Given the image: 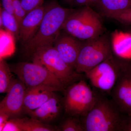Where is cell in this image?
Instances as JSON below:
<instances>
[{"mask_svg":"<svg viewBox=\"0 0 131 131\" xmlns=\"http://www.w3.org/2000/svg\"><path fill=\"white\" fill-rule=\"evenodd\" d=\"M45 13L37 32L24 45L26 55L32 57L41 48L53 46L64 24L74 9L63 7L53 2L46 6Z\"/></svg>","mask_w":131,"mask_h":131,"instance_id":"6da1fadb","label":"cell"},{"mask_svg":"<svg viewBox=\"0 0 131 131\" xmlns=\"http://www.w3.org/2000/svg\"><path fill=\"white\" fill-rule=\"evenodd\" d=\"M96 91L94 105L82 120L84 131H125L128 117L112 99Z\"/></svg>","mask_w":131,"mask_h":131,"instance_id":"7a4b0ae2","label":"cell"},{"mask_svg":"<svg viewBox=\"0 0 131 131\" xmlns=\"http://www.w3.org/2000/svg\"><path fill=\"white\" fill-rule=\"evenodd\" d=\"M62 30L80 40H86L102 35L103 26L100 15L91 7L83 6L73 10L66 20Z\"/></svg>","mask_w":131,"mask_h":131,"instance_id":"3957f363","label":"cell"},{"mask_svg":"<svg viewBox=\"0 0 131 131\" xmlns=\"http://www.w3.org/2000/svg\"><path fill=\"white\" fill-rule=\"evenodd\" d=\"M131 62L113 53L110 57L96 67L85 73L96 91L110 95L120 76Z\"/></svg>","mask_w":131,"mask_h":131,"instance_id":"277c9868","label":"cell"},{"mask_svg":"<svg viewBox=\"0 0 131 131\" xmlns=\"http://www.w3.org/2000/svg\"><path fill=\"white\" fill-rule=\"evenodd\" d=\"M63 108L69 116L83 118L94 105L97 91H94L84 80L70 84L64 90Z\"/></svg>","mask_w":131,"mask_h":131,"instance_id":"5b68a950","label":"cell"},{"mask_svg":"<svg viewBox=\"0 0 131 131\" xmlns=\"http://www.w3.org/2000/svg\"><path fill=\"white\" fill-rule=\"evenodd\" d=\"M112 39L103 34L92 39L83 40L78 55L75 70L85 74L91 70L112 55Z\"/></svg>","mask_w":131,"mask_h":131,"instance_id":"8992f818","label":"cell"},{"mask_svg":"<svg viewBox=\"0 0 131 131\" xmlns=\"http://www.w3.org/2000/svg\"><path fill=\"white\" fill-rule=\"evenodd\" d=\"M32 57L33 62L45 67L59 80L65 89L81 80L82 74L78 73L65 62L54 46L39 49Z\"/></svg>","mask_w":131,"mask_h":131,"instance_id":"52a82bcc","label":"cell"},{"mask_svg":"<svg viewBox=\"0 0 131 131\" xmlns=\"http://www.w3.org/2000/svg\"><path fill=\"white\" fill-rule=\"evenodd\" d=\"M13 70L26 88L45 86L57 92H64L65 89L59 80L40 64L34 62L19 63L14 66Z\"/></svg>","mask_w":131,"mask_h":131,"instance_id":"ba28073f","label":"cell"},{"mask_svg":"<svg viewBox=\"0 0 131 131\" xmlns=\"http://www.w3.org/2000/svg\"><path fill=\"white\" fill-rule=\"evenodd\" d=\"M110 95L120 110L131 117V64L120 75Z\"/></svg>","mask_w":131,"mask_h":131,"instance_id":"9c48e42d","label":"cell"},{"mask_svg":"<svg viewBox=\"0 0 131 131\" xmlns=\"http://www.w3.org/2000/svg\"><path fill=\"white\" fill-rule=\"evenodd\" d=\"M26 90L20 80H14L6 95L0 101V110L7 114L10 118L18 117L24 111Z\"/></svg>","mask_w":131,"mask_h":131,"instance_id":"30bf717a","label":"cell"},{"mask_svg":"<svg viewBox=\"0 0 131 131\" xmlns=\"http://www.w3.org/2000/svg\"><path fill=\"white\" fill-rule=\"evenodd\" d=\"M83 41L61 31L53 45L64 61L75 70Z\"/></svg>","mask_w":131,"mask_h":131,"instance_id":"8fae6325","label":"cell"},{"mask_svg":"<svg viewBox=\"0 0 131 131\" xmlns=\"http://www.w3.org/2000/svg\"><path fill=\"white\" fill-rule=\"evenodd\" d=\"M42 5L27 14L20 25L19 39L23 45L28 42L37 32L45 13Z\"/></svg>","mask_w":131,"mask_h":131,"instance_id":"7c38bea8","label":"cell"},{"mask_svg":"<svg viewBox=\"0 0 131 131\" xmlns=\"http://www.w3.org/2000/svg\"><path fill=\"white\" fill-rule=\"evenodd\" d=\"M56 92L53 89L45 86L26 88L24 111L28 114L36 110L52 97Z\"/></svg>","mask_w":131,"mask_h":131,"instance_id":"4fadbf2b","label":"cell"},{"mask_svg":"<svg viewBox=\"0 0 131 131\" xmlns=\"http://www.w3.org/2000/svg\"><path fill=\"white\" fill-rule=\"evenodd\" d=\"M63 108V99L55 93L52 97L36 110L28 114L30 117L49 124L58 118Z\"/></svg>","mask_w":131,"mask_h":131,"instance_id":"5bb4252c","label":"cell"},{"mask_svg":"<svg viewBox=\"0 0 131 131\" xmlns=\"http://www.w3.org/2000/svg\"><path fill=\"white\" fill-rule=\"evenodd\" d=\"M101 14L107 18L131 8V0H100L97 5Z\"/></svg>","mask_w":131,"mask_h":131,"instance_id":"9a60e30c","label":"cell"},{"mask_svg":"<svg viewBox=\"0 0 131 131\" xmlns=\"http://www.w3.org/2000/svg\"><path fill=\"white\" fill-rule=\"evenodd\" d=\"M21 131H60L59 129L31 118H14Z\"/></svg>","mask_w":131,"mask_h":131,"instance_id":"2e32d148","label":"cell"},{"mask_svg":"<svg viewBox=\"0 0 131 131\" xmlns=\"http://www.w3.org/2000/svg\"><path fill=\"white\" fill-rule=\"evenodd\" d=\"M112 43L113 53L121 57L126 50L131 49V34L115 33L113 35Z\"/></svg>","mask_w":131,"mask_h":131,"instance_id":"e0dca14e","label":"cell"},{"mask_svg":"<svg viewBox=\"0 0 131 131\" xmlns=\"http://www.w3.org/2000/svg\"><path fill=\"white\" fill-rule=\"evenodd\" d=\"M14 36L6 30L0 28V58L3 59L12 56L15 50Z\"/></svg>","mask_w":131,"mask_h":131,"instance_id":"ac0fdd59","label":"cell"},{"mask_svg":"<svg viewBox=\"0 0 131 131\" xmlns=\"http://www.w3.org/2000/svg\"><path fill=\"white\" fill-rule=\"evenodd\" d=\"M2 19L5 30L12 33L15 39H19V24L14 15L3 8Z\"/></svg>","mask_w":131,"mask_h":131,"instance_id":"d6986e66","label":"cell"},{"mask_svg":"<svg viewBox=\"0 0 131 131\" xmlns=\"http://www.w3.org/2000/svg\"><path fill=\"white\" fill-rule=\"evenodd\" d=\"M11 71L3 59L0 60V93H7L13 81Z\"/></svg>","mask_w":131,"mask_h":131,"instance_id":"ffe728a7","label":"cell"},{"mask_svg":"<svg viewBox=\"0 0 131 131\" xmlns=\"http://www.w3.org/2000/svg\"><path fill=\"white\" fill-rule=\"evenodd\" d=\"M70 116L64 121L60 127V130L63 131H84L82 121L79 118Z\"/></svg>","mask_w":131,"mask_h":131,"instance_id":"44dd1931","label":"cell"},{"mask_svg":"<svg viewBox=\"0 0 131 131\" xmlns=\"http://www.w3.org/2000/svg\"><path fill=\"white\" fill-rule=\"evenodd\" d=\"M13 14L20 26L22 20L27 13L22 7L20 0H13Z\"/></svg>","mask_w":131,"mask_h":131,"instance_id":"7402d4cb","label":"cell"},{"mask_svg":"<svg viewBox=\"0 0 131 131\" xmlns=\"http://www.w3.org/2000/svg\"><path fill=\"white\" fill-rule=\"evenodd\" d=\"M123 24L131 25V8L114 15L110 17Z\"/></svg>","mask_w":131,"mask_h":131,"instance_id":"603a6c76","label":"cell"},{"mask_svg":"<svg viewBox=\"0 0 131 131\" xmlns=\"http://www.w3.org/2000/svg\"><path fill=\"white\" fill-rule=\"evenodd\" d=\"M22 7L27 13L43 5L44 0H20Z\"/></svg>","mask_w":131,"mask_h":131,"instance_id":"cb8c5ba5","label":"cell"},{"mask_svg":"<svg viewBox=\"0 0 131 131\" xmlns=\"http://www.w3.org/2000/svg\"><path fill=\"white\" fill-rule=\"evenodd\" d=\"M3 131H21L14 118L8 120Z\"/></svg>","mask_w":131,"mask_h":131,"instance_id":"d4e9b609","label":"cell"},{"mask_svg":"<svg viewBox=\"0 0 131 131\" xmlns=\"http://www.w3.org/2000/svg\"><path fill=\"white\" fill-rule=\"evenodd\" d=\"M9 119L10 117L7 114L0 110V131H3L6 123Z\"/></svg>","mask_w":131,"mask_h":131,"instance_id":"484cf974","label":"cell"},{"mask_svg":"<svg viewBox=\"0 0 131 131\" xmlns=\"http://www.w3.org/2000/svg\"><path fill=\"white\" fill-rule=\"evenodd\" d=\"M13 0H1L3 8L10 13L13 14Z\"/></svg>","mask_w":131,"mask_h":131,"instance_id":"4316f807","label":"cell"},{"mask_svg":"<svg viewBox=\"0 0 131 131\" xmlns=\"http://www.w3.org/2000/svg\"><path fill=\"white\" fill-rule=\"evenodd\" d=\"M88 0H74L73 2L78 6H86Z\"/></svg>","mask_w":131,"mask_h":131,"instance_id":"83f0119b","label":"cell"},{"mask_svg":"<svg viewBox=\"0 0 131 131\" xmlns=\"http://www.w3.org/2000/svg\"><path fill=\"white\" fill-rule=\"evenodd\" d=\"M125 131H131V117H129Z\"/></svg>","mask_w":131,"mask_h":131,"instance_id":"f1b7e54d","label":"cell"},{"mask_svg":"<svg viewBox=\"0 0 131 131\" xmlns=\"http://www.w3.org/2000/svg\"><path fill=\"white\" fill-rule=\"evenodd\" d=\"M3 7L1 2L0 0V28L2 26V14Z\"/></svg>","mask_w":131,"mask_h":131,"instance_id":"f546056e","label":"cell"},{"mask_svg":"<svg viewBox=\"0 0 131 131\" xmlns=\"http://www.w3.org/2000/svg\"><path fill=\"white\" fill-rule=\"evenodd\" d=\"M65 1H67V2L70 3L73 2L74 0H65Z\"/></svg>","mask_w":131,"mask_h":131,"instance_id":"4dcf8cb0","label":"cell"},{"mask_svg":"<svg viewBox=\"0 0 131 131\" xmlns=\"http://www.w3.org/2000/svg\"><path fill=\"white\" fill-rule=\"evenodd\" d=\"M3 59L1 58H0V60H1V59Z\"/></svg>","mask_w":131,"mask_h":131,"instance_id":"1f68e13d","label":"cell"}]
</instances>
